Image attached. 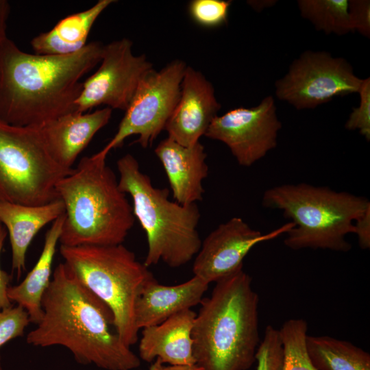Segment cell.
<instances>
[{
	"label": "cell",
	"instance_id": "cell-1",
	"mask_svg": "<svg viewBox=\"0 0 370 370\" xmlns=\"http://www.w3.org/2000/svg\"><path fill=\"white\" fill-rule=\"evenodd\" d=\"M42 308V319L27 335L28 344L63 346L77 362L106 370H132L140 365V358L112 330L111 310L65 262L56 267Z\"/></svg>",
	"mask_w": 370,
	"mask_h": 370
},
{
	"label": "cell",
	"instance_id": "cell-2",
	"mask_svg": "<svg viewBox=\"0 0 370 370\" xmlns=\"http://www.w3.org/2000/svg\"><path fill=\"white\" fill-rule=\"evenodd\" d=\"M103 48L92 41L71 55H39L6 39L0 46V120L39 127L76 111L81 79L99 64Z\"/></svg>",
	"mask_w": 370,
	"mask_h": 370
},
{
	"label": "cell",
	"instance_id": "cell-3",
	"mask_svg": "<svg viewBox=\"0 0 370 370\" xmlns=\"http://www.w3.org/2000/svg\"><path fill=\"white\" fill-rule=\"evenodd\" d=\"M241 269L215 282L192 330L195 364L203 370H247L260 343L259 297Z\"/></svg>",
	"mask_w": 370,
	"mask_h": 370
},
{
	"label": "cell",
	"instance_id": "cell-4",
	"mask_svg": "<svg viewBox=\"0 0 370 370\" xmlns=\"http://www.w3.org/2000/svg\"><path fill=\"white\" fill-rule=\"evenodd\" d=\"M106 160L98 153L82 158L56 185L64 206L61 245L122 244L133 227L132 207Z\"/></svg>",
	"mask_w": 370,
	"mask_h": 370
},
{
	"label": "cell",
	"instance_id": "cell-5",
	"mask_svg": "<svg viewBox=\"0 0 370 370\" xmlns=\"http://www.w3.org/2000/svg\"><path fill=\"white\" fill-rule=\"evenodd\" d=\"M119 187L132 199V210L147 241L143 262L147 267L160 260L171 268L187 264L199 251L200 212L195 204L182 205L169 199L167 188L153 186L137 160L130 153L116 162Z\"/></svg>",
	"mask_w": 370,
	"mask_h": 370
},
{
	"label": "cell",
	"instance_id": "cell-6",
	"mask_svg": "<svg viewBox=\"0 0 370 370\" xmlns=\"http://www.w3.org/2000/svg\"><path fill=\"white\" fill-rule=\"evenodd\" d=\"M262 204L264 208L282 210L293 223L284 241L287 247L342 252L351 249L345 237L354 233V223L370 208L364 197L305 183L267 189Z\"/></svg>",
	"mask_w": 370,
	"mask_h": 370
},
{
	"label": "cell",
	"instance_id": "cell-7",
	"mask_svg": "<svg viewBox=\"0 0 370 370\" xmlns=\"http://www.w3.org/2000/svg\"><path fill=\"white\" fill-rule=\"evenodd\" d=\"M64 262L81 282L111 310L114 327L125 345L138 339L135 306L144 286L154 279L148 267L123 244L61 245Z\"/></svg>",
	"mask_w": 370,
	"mask_h": 370
},
{
	"label": "cell",
	"instance_id": "cell-8",
	"mask_svg": "<svg viewBox=\"0 0 370 370\" xmlns=\"http://www.w3.org/2000/svg\"><path fill=\"white\" fill-rule=\"evenodd\" d=\"M73 169L53 160L38 127L0 120V199L26 206L59 199L56 185Z\"/></svg>",
	"mask_w": 370,
	"mask_h": 370
},
{
	"label": "cell",
	"instance_id": "cell-9",
	"mask_svg": "<svg viewBox=\"0 0 370 370\" xmlns=\"http://www.w3.org/2000/svg\"><path fill=\"white\" fill-rule=\"evenodd\" d=\"M175 60L156 71L153 69L140 81L117 132L98 153L107 157L109 151L122 145L132 135L142 147L151 145L170 119L180 95L181 83L186 68Z\"/></svg>",
	"mask_w": 370,
	"mask_h": 370
},
{
	"label": "cell",
	"instance_id": "cell-10",
	"mask_svg": "<svg viewBox=\"0 0 370 370\" xmlns=\"http://www.w3.org/2000/svg\"><path fill=\"white\" fill-rule=\"evenodd\" d=\"M362 82L345 58L306 51L275 82V95L297 110L312 109L334 97L358 92Z\"/></svg>",
	"mask_w": 370,
	"mask_h": 370
},
{
	"label": "cell",
	"instance_id": "cell-11",
	"mask_svg": "<svg viewBox=\"0 0 370 370\" xmlns=\"http://www.w3.org/2000/svg\"><path fill=\"white\" fill-rule=\"evenodd\" d=\"M99 64L82 82L76 111L86 112L99 106L125 111L141 79L153 69L145 55L133 53L132 42L125 38L103 45Z\"/></svg>",
	"mask_w": 370,
	"mask_h": 370
},
{
	"label": "cell",
	"instance_id": "cell-12",
	"mask_svg": "<svg viewBox=\"0 0 370 370\" xmlns=\"http://www.w3.org/2000/svg\"><path fill=\"white\" fill-rule=\"evenodd\" d=\"M281 127L269 95L256 106L239 107L215 116L204 136L224 143L237 162L248 167L276 147Z\"/></svg>",
	"mask_w": 370,
	"mask_h": 370
},
{
	"label": "cell",
	"instance_id": "cell-13",
	"mask_svg": "<svg viewBox=\"0 0 370 370\" xmlns=\"http://www.w3.org/2000/svg\"><path fill=\"white\" fill-rule=\"evenodd\" d=\"M293 227L289 222L262 234L241 217H232L201 241L193 265L194 275L210 284L234 274L243 269V260L254 246L286 234Z\"/></svg>",
	"mask_w": 370,
	"mask_h": 370
},
{
	"label": "cell",
	"instance_id": "cell-14",
	"mask_svg": "<svg viewBox=\"0 0 370 370\" xmlns=\"http://www.w3.org/2000/svg\"><path fill=\"white\" fill-rule=\"evenodd\" d=\"M220 108L212 84L201 72L186 66L180 98L164 128L168 138L183 146L195 145Z\"/></svg>",
	"mask_w": 370,
	"mask_h": 370
},
{
	"label": "cell",
	"instance_id": "cell-15",
	"mask_svg": "<svg viewBox=\"0 0 370 370\" xmlns=\"http://www.w3.org/2000/svg\"><path fill=\"white\" fill-rule=\"evenodd\" d=\"M111 116L112 109L108 107L92 112L73 111L38 128L53 160L62 168L72 169L78 156Z\"/></svg>",
	"mask_w": 370,
	"mask_h": 370
},
{
	"label": "cell",
	"instance_id": "cell-16",
	"mask_svg": "<svg viewBox=\"0 0 370 370\" xmlns=\"http://www.w3.org/2000/svg\"><path fill=\"white\" fill-rule=\"evenodd\" d=\"M154 152L164 167L176 202L188 205L203 199V180L208 175V166L204 147L199 142L186 147L167 137Z\"/></svg>",
	"mask_w": 370,
	"mask_h": 370
},
{
	"label": "cell",
	"instance_id": "cell-17",
	"mask_svg": "<svg viewBox=\"0 0 370 370\" xmlns=\"http://www.w3.org/2000/svg\"><path fill=\"white\" fill-rule=\"evenodd\" d=\"M196 313L181 311L163 322L142 329L138 345L140 359L153 362L159 358L169 365L195 364L192 330Z\"/></svg>",
	"mask_w": 370,
	"mask_h": 370
},
{
	"label": "cell",
	"instance_id": "cell-18",
	"mask_svg": "<svg viewBox=\"0 0 370 370\" xmlns=\"http://www.w3.org/2000/svg\"><path fill=\"white\" fill-rule=\"evenodd\" d=\"M209 284L197 276L182 284L166 286L156 278L143 288L135 306L138 330L158 325L170 317L198 305Z\"/></svg>",
	"mask_w": 370,
	"mask_h": 370
},
{
	"label": "cell",
	"instance_id": "cell-19",
	"mask_svg": "<svg viewBox=\"0 0 370 370\" xmlns=\"http://www.w3.org/2000/svg\"><path fill=\"white\" fill-rule=\"evenodd\" d=\"M64 214L59 199L45 205L26 206L0 199V223L8 232L12 269L18 276L25 269L27 249L40 229Z\"/></svg>",
	"mask_w": 370,
	"mask_h": 370
},
{
	"label": "cell",
	"instance_id": "cell-20",
	"mask_svg": "<svg viewBox=\"0 0 370 370\" xmlns=\"http://www.w3.org/2000/svg\"><path fill=\"white\" fill-rule=\"evenodd\" d=\"M115 1L99 0L92 7L60 20L50 30L30 42L36 54L66 56L77 53L86 45L90 30L101 14Z\"/></svg>",
	"mask_w": 370,
	"mask_h": 370
},
{
	"label": "cell",
	"instance_id": "cell-21",
	"mask_svg": "<svg viewBox=\"0 0 370 370\" xmlns=\"http://www.w3.org/2000/svg\"><path fill=\"white\" fill-rule=\"evenodd\" d=\"M64 214L52 223L45 234L42 252L33 269L18 284L10 286L11 302L23 307L31 323L37 324L42 317V299L51 280V267L61 234Z\"/></svg>",
	"mask_w": 370,
	"mask_h": 370
},
{
	"label": "cell",
	"instance_id": "cell-22",
	"mask_svg": "<svg viewBox=\"0 0 370 370\" xmlns=\"http://www.w3.org/2000/svg\"><path fill=\"white\" fill-rule=\"evenodd\" d=\"M306 349L317 370H370V354L347 341L307 335Z\"/></svg>",
	"mask_w": 370,
	"mask_h": 370
},
{
	"label": "cell",
	"instance_id": "cell-23",
	"mask_svg": "<svg viewBox=\"0 0 370 370\" xmlns=\"http://www.w3.org/2000/svg\"><path fill=\"white\" fill-rule=\"evenodd\" d=\"M297 5L301 16L317 31L338 36L352 32L349 0H299Z\"/></svg>",
	"mask_w": 370,
	"mask_h": 370
},
{
	"label": "cell",
	"instance_id": "cell-24",
	"mask_svg": "<svg viewBox=\"0 0 370 370\" xmlns=\"http://www.w3.org/2000/svg\"><path fill=\"white\" fill-rule=\"evenodd\" d=\"M279 331L284 349L282 370H317L306 349L307 322L302 319H291L283 323Z\"/></svg>",
	"mask_w": 370,
	"mask_h": 370
},
{
	"label": "cell",
	"instance_id": "cell-25",
	"mask_svg": "<svg viewBox=\"0 0 370 370\" xmlns=\"http://www.w3.org/2000/svg\"><path fill=\"white\" fill-rule=\"evenodd\" d=\"M231 1L193 0L188 5V14L197 25L214 28L227 23Z\"/></svg>",
	"mask_w": 370,
	"mask_h": 370
},
{
	"label": "cell",
	"instance_id": "cell-26",
	"mask_svg": "<svg viewBox=\"0 0 370 370\" xmlns=\"http://www.w3.org/2000/svg\"><path fill=\"white\" fill-rule=\"evenodd\" d=\"M256 370H282L284 349L280 331L272 325L266 327L264 337L256 354Z\"/></svg>",
	"mask_w": 370,
	"mask_h": 370
},
{
	"label": "cell",
	"instance_id": "cell-27",
	"mask_svg": "<svg viewBox=\"0 0 370 370\" xmlns=\"http://www.w3.org/2000/svg\"><path fill=\"white\" fill-rule=\"evenodd\" d=\"M31 323L27 312L21 306L0 310V349L8 341L22 336ZM0 370H2L0 357Z\"/></svg>",
	"mask_w": 370,
	"mask_h": 370
},
{
	"label": "cell",
	"instance_id": "cell-28",
	"mask_svg": "<svg viewBox=\"0 0 370 370\" xmlns=\"http://www.w3.org/2000/svg\"><path fill=\"white\" fill-rule=\"evenodd\" d=\"M360 104L353 108L345 127L348 130H358L367 141L370 140V78L362 79L358 92Z\"/></svg>",
	"mask_w": 370,
	"mask_h": 370
},
{
	"label": "cell",
	"instance_id": "cell-29",
	"mask_svg": "<svg viewBox=\"0 0 370 370\" xmlns=\"http://www.w3.org/2000/svg\"><path fill=\"white\" fill-rule=\"evenodd\" d=\"M348 12L352 32L370 37V1L349 0Z\"/></svg>",
	"mask_w": 370,
	"mask_h": 370
},
{
	"label": "cell",
	"instance_id": "cell-30",
	"mask_svg": "<svg viewBox=\"0 0 370 370\" xmlns=\"http://www.w3.org/2000/svg\"><path fill=\"white\" fill-rule=\"evenodd\" d=\"M7 236V230L0 223V254L3 247V243ZM10 275L0 267V310L12 306L8 297V290L10 286Z\"/></svg>",
	"mask_w": 370,
	"mask_h": 370
},
{
	"label": "cell",
	"instance_id": "cell-31",
	"mask_svg": "<svg viewBox=\"0 0 370 370\" xmlns=\"http://www.w3.org/2000/svg\"><path fill=\"white\" fill-rule=\"evenodd\" d=\"M354 233L357 235L359 246L362 249L370 247V208L354 223Z\"/></svg>",
	"mask_w": 370,
	"mask_h": 370
},
{
	"label": "cell",
	"instance_id": "cell-32",
	"mask_svg": "<svg viewBox=\"0 0 370 370\" xmlns=\"http://www.w3.org/2000/svg\"><path fill=\"white\" fill-rule=\"evenodd\" d=\"M10 11L9 2L6 0H0V46L8 38L6 34V28Z\"/></svg>",
	"mask_w": 370,
	"mask_h": 370
},
{
	"label": "cell",
	"instance_id": "cell-33",
	"mask_svg": "<svg viewBox=\"0 0 370 370\" xmlns=\"http://www.w3.org/2000/svg\"><path fill=\"white\" fill-rule=\"evenodd\" d=\"M162 370H203L202 368L197 365H169L163 367Z\"/></svg>",
	"mask_w": 370,
	"mask_h": 370
},
{
	"label": "cell",
	"instance_id": "cell-34",
	"mask_svg": "<svg viewBox=\"0 0 370 370\" xmlns=\"http://www.w3.org/2000/svg\"><path fill=\"white\" fill-rule=\"evenodd\" d=\"M276 1H253L251 3H249L254 9L256 11H260L264 9L272 6L275 3Z\"/></svg>",
	"mask_w": 370,
	"mask_h": 370
},
{
	"label": "cell",
	"instance_id": "cell-35",
	"mask_svg": "<svg viewBox=\"0 0 370 370\" xmlns=\"http://www.w3.org/2000/svg\"><path fill=\"white\" fill-rule=\"evenodd\" d=\"M163 367L162 362L159 358H156L150 366L149 370H162Z\"/></svg>",
	"mask_w": 370,
	"mask_h": 370
}]
</instances>
